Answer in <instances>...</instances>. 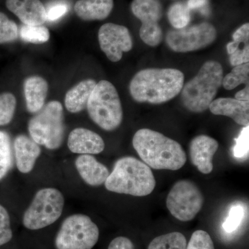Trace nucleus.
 <instances>
[{"label": "nucleus", "mask_w": 249, "mask_h": 249, "mask_svg": "<svg viewBox=\"0 0 249 249\" xmlns=\"http://www.w3.org/2000/svg\"><path fill=\"white\" fill-rule=\"evenodd\" d=\"M184 80L182 71L176 69H145L131 80L129 93L137 102L162 104L181 93Z\"/></svg>", "instance_id": "f257e3e1"}, {"label": "nucleus", "mask_w": 249, "mask_h": 249, "mask_svg": "<svg viewBox=\"0 0 249 249\" xmlns=\"http://www.w3.org/2000/svg\"><path fill=\"white\" fill-rule=\"evenodd\" d=\"M132 144L140 158L153 169L178 170L186 163V152L181 145L160 132L139 129Z\"/></svg>", "instance_id": "f03ea898"}, {"label": "nucleus", "mask_w": 249, "mask_h": 249, "mask_svg": "<svg viewBox=\"0 0 249 249\" xmlns=\"http://www.w3.org/2000/svg\"><path fill=\"white\" fill-rule=\"evenodd\" d=\"M105 186L113 193L144 196L153 192L156 180L145 163L134 157H124L116 162Z\"/></svg>", "instance_id": "7ed1b4c3"}, {"label": "nucleus", "mask_w": 249, "mask_h": 249, "mask_svg": "<svg viewBox=\"0 0 249 249\" xmlns=\"http://www.w3.org/2000/svg\"><path fill=\"white\" fill-rule=\"evenodd\" d=\"M224 70L219 62L209 60L196 76L183 85L181 99L188 111L201 113L207 110L222 85Z\"/></svg>", "instance_id": "20e7f679"}, {"label": "nucleus", "mask_w": 249, "mask_h": 249, "mask_svg": "<svg viewBox=\"0 0 249 249\" xmlns=\"http://www.w3.org/2000/svg\"><path fill=\"white\" fill-rule=\"evenodd\" d=\"M87 109L90 119L104 130L117 129L124 119L119 93L115 87L107 80H101L96 83Z\"/></svg>", "instance_id": "39448f33"}, {"label": "nucleus", "mask_w": 249, "mask_h": 249, "mask_svg": "<svg viewBox=\"0 0 249 249\" xmlns=\"http://www.w3.org/2000/svg\"><path fill=\"white\" fill-rule=\"evenodd\" d=\"M37 113L31 118L28 125L31 139L49 150H56L61 145L65 134L61 103L51 101Z\"/></svg>", "instance_id": "423d86ee"}, {"label": "nucleus", "mask_w": 249, "mask_h": 249, "mask_svg": "<svg viewBox=\"0 0 249 249\" xmlns=\"http://www.w3.org/2000/svg\"><path fill=\"white\" fill-rule=\"evenodd\" d=\"M64 205L65 198L58 189H41L36 193L30 206L23 214V225L32 231L49 227L60 217Z\"/></svg>", "instance_id": "0eeeda50"}, {"label": "nucleus", "mask_w": 249, "mask_h": 249, "mask_svg": "<svg viewBox=\"0 0 249 249\" xmlns=\"http://www.w3.org/2000/svg\"><path fill=\"white\" fill-rule=\"evenodd\" d=\"M99 238V229L86 214H74L62 222L57 233V249H91Z\"/></svg>", "instance_id": "6e6552de"}, {"label": "nucleus", "mask_w": 249, "mask_h": 249, "mask_svg": "<svg viewBox=\"0 0 249 249\" xmlns=\"http://www.w3.org/2000/svg\"><path fill=\"white\" fill-rule=\"evenodd\" d=\"M204 204V196L199 187L189 180H181L174 185L167 196L166 206L174 217L189 222L196 217Z\"/></svg>", "instance_id": "1a4fd4ad"}, {"label": "nucleus", "mask_w": 249, "mask_h": 249, "mask_svg": "<svg viewBox=\"0 0 249 249\" xmlns=\"http://www.w3.org/2000/svg\"><path fill=\"white\" fill-rule=\"evenodd\" d=\"M217 33L213 24L202 22L189 27L170 31L167 34V45L173 52L188 53L206 48L217 38Z\"/></svg>", "instance_id": "9d476101"}, {"label": "nucleus", "mask_w": 249, "mask_h": 249, "mask_svg": "<svg viewBox=\"0 0 249 249\" xmlns=\"http://www.w3.org/2000/svg\"><path fill=\"white\" fill-rule=\"evenodd\" d=\"M131 10L142 22L139 36L142 42L150 47H157L163 41V31L159 22L163 8L159 0H133Z\"/></svg>", "instance_id": "9b49d317"}, {"label": "nucleus", "mask_w": 249, "mask_h": 249, "mask_svg": "<svg viewBox=\"0 0 249 249\" xmlns=\"http://www.w3.org/2000/svg\"><path fill=\"white\" fill-rule=\"evenodd\" d=\"M98 37L101 50L113 62L120 61L124 52H129L133 47L129 29L119 24H103L98 31Z\"/></svg>", "instance_id": "f8f14e48"}, {"label": "nucleus", "mask_w": 249, "mask_h": 249, "mask_svg": "<svg viewBox=\"0 0 249 249\" xmlns=\"http://www.w3.org/2000/svg\"><path fill=\"white\" fill-rule=\"evenodd\" d=\"M219 148L215 139L207 135L195 137L190 144V157L192 163L200 173L207 175L213 171V160Z\"/></svg>", "instance_id": "ddd939ff"}, {"label": "nucleus", "mask_w": 249, "mask_h": 249, "mask_svg": "<svg viewBox=\"0 0 249 249\" xmlns=\"http://www.w3.org/2000/svg\"><path fill=\"white\" fill-rule=\"evenodd\" d=\"M67 146L70 151L79 155H97L105 149L102 137L89 129L78 127L69 135Z\"/></svg>", "instance_id": "4468645a"}, {"label": "nucleus", "mask_w": 249, "mask_h": 249, "mask_svg": "<svg viewBox=\"0 0 249 249\" xmlns=\"http://www.w3.org/2000/svg\"><path fill=\"white\" fill-rule=\"evenodd\" d=\"M6 5L26 25H42L47 21L46 9L40 0H6Z\"/></svg>", "instance_id": "2eb2a0df"}, {"label": "nucleus", "mask_w": 249, "mask_h": 249, "mask_svg": "<svg viewBox=\"0 0 249 249\" xmlns=\"http://www.w3.org/2000/svg\"><path fill=\"white\" fill-rule=\"evenodd\" d=\"M209 109L214 115L228 116L240 125H249V101L219 98L211 103Z\"/></svg>", "instance_id": "dca6fc26"}, {"label": "nucleus", "mask_w": 249, "mask_h": 249, "mask_svg": "<svg viewBox=\"0 0 249 249\" xmlns=\"http://www.w3.org/2000/svg\"><path fill=\"white\" fill-rule=\"evenodd\" d=\"M16 165L21 173H31L40 157L41 149L37 142L25 135H19L14 141Z\"/></svg>", "instance_id": "f3484780"}, {"label": "nucleus", "mask_w": 249, "mask_h": 249, "mask_svg": "<svg viewBox=\"0 0 249 249\" xmlns=\"http://www.w3.org/2000/svg\"><path fill=\"white\" fill-rule=\"evenodd\" d=\"M75 165L83 181L89 186H101L106 182L109 175L107 167L91 155L78 156Z\"/></svg>", "instance_id": "a211bd4d"}, {"label": "nucleus", "mask_w": 249, "mask_h": 249, "mask_svg": "<svg viewBox=\"0 0 249 249\" xmlns=\"http://www.w3.org/2000/svg\"><path fill=\"white\" fill-rule=\"evenodd\" d=\"M48 83L42 77H29L24 84V96L28 111L37 113L45 106L48 92Z\"/></svg>", "instance_id": "6ab92c4d"}, {"label": "nucleus", "mask_w": 249, "mask_h": 249, "mask_svg": "<svg viewBox=\"0 0 249 249\" xmlns=\"http://www.w3.org/2000/svg\"><path fill=\"white\" fill-rule=\"evenodd\" d=\"M113 7V0H78L74 11L83 20H103L111 14Z\"/></svg>", "instance_id": "aec40b11"}, {"label": "nucleus", "mask_w": 249, "mask_h": 249, "mask_svg": "<svg viewBox=\"0 0 249 249\" xmlns=\"http://www.w3.org/2000/svg\"><path fill=\"white\" fill-rule=\"evenodd\" d=\"M96 85L94 80L87 79L80 82L69 90L65 98L67 110L74 114L84 110Z\"/></svg>", "instance_id": "412c9836"}, {"label": "nucleus", "mask_w": 249, "mask_h": 249, "mask_svg": "<svg viewBox=\"0 0 249 249\" xmlns=\"http://www.w3.org/2000/svg\"><path fill=\"white\" fill-rule=\"evenodd\" d=\"M185 236L179 232H173L155 237L147 249H186Z\"/></svg>", "instance_id": "4be33fe9"}, {"label": "nucleus", "mask_w": 249, "mask_h": 249, "mask_svg": "<svg viewBox=\"0 0 249 249\" xmlns=\"http://www.w3.org/2000/svg\"><path fill=\"white\" fill-rule=\"evenodd\" d=\"M241 84L249 85V63L233 67L232 71L224 76L222 86L227 90H232Z\"/></svg>", "instance_id": "5701e85b"}, {"label": "nucleus", "mask_w": 249, "mask_h": 249, "mask_svg": "<svg viewBox=\"0 0 249 249\" xmlns=\"http://www.w3.org/2000/svg\"><path fill=\"white\" fill-rule=\"evenodd\" d=\"M168 18L175 29H183L191 22V10L184 3H175L168 10Z\"/></svg>", "instance_id": "b1692460"}, {"label": "nucleus", "mask_w": 249, "mask_h": 249, "mask_svg": "<svg viewBox=\"0 0 249 249\" xmlns=\"http://www.w3.org/2000/svg\"><path fill=\"white\" fill-rule=\"evenodd\" d=\"M12 150L9 135L0 130V181L6 176L12 166Z\"/></svg>", "instance_id": "393cba45"}, {"label": "nucleus", "mask_w": 249, "mask_h": 249, "mask_svg": "<svg viewBox=\"0 0 249 249\" xmlns=\"http://www.w3.org/2000/svg\"><path fill=\"white\" fill-rule=\"evenodd\" d=\"M21 39L32 44H42L50 38L49 29L44 26H31L24 24L19 31Z\"/></svg>", "instance_id": "a878e982"}, {"label": "nucleus", "mask_w": 249, "mask_h": 249, "mask_svg": "<svg viewBox=\"0 0 249 249\" xmlns=\"http://www.w3.org/2000/svg\"><path fill=\"white\" fill-rule=\"evenodd\" d=\"M16 106L17 101L13 93L6 92L0 94V126L6 125L11 122Z\"/></svg>", "instance_id": "bb28decb"}, {"label": "nucleus", "mask_w": 249, "mask_h": 249, "mask_svg": "<svg viewBox=\"0 0 249 249\" xmlns=\"http://www.w3.org/2000/svg\"><path fill=\"white\" fill-rule=\"evenodd\" d=\"M245 211L240 204L232 205L229 211V215L223 224V229L227 233H232L240 228L244 217Z\"/></svg>", "instance_id": "cd10ccee"}, {"label": "nucleus", "mask_w": 249, "mask_h": 249, "mask_svg": "<svg viewBox=\"0 0 249 249\" xmlns=\"http://www.w3.org/2000/svg\"><path fill=\"white\" fill-rule=\"evenodd\" d=\"M18 37L17 24L0 12V44L13 42Z\"/></svg>", "instance_id": "c85d7f7f"}, {"label": "nucleus", "mask_w": 249, "mask_h": 249, "mask_svg": "<svg viewBox=\"0 0 249 249\" xmlns=\"http://www.w3.org/2000/svg\"><path fill=\"white\" fill-rule=\"evenodd\" d=\"M13 238L11 218L7 209L0 204V247L9 243Z\"/></svg>", "instance_id": "c756f323"}, {"label": "nucleus", "mask_w": 249, "mask_h": 249, "mask_svg": "<svg viewBox=\"0 0 249 249\" xmlns=\"http://www.w3.org/2000/svg\"><path fill=\"white\" fill-rule=\"evenodd\" d=\"M186 249H214L213 242L207 232L202 230L193 232Z\"/></svg>", "instance_id": "7c9ffc66"}, {"label": "nucleus", "mask_w": 249, "mask_h": 249, "mask_svg": "<svg viewBox=\"0 0 249 249\" xmlns=\"http://www.w3.org/2000/svg\"><path fill=\"white\" fill-rule=\"evenodd\" d=\"M233 41L228 43V53L231 55L240 47L241 43L249 44V24L246 23L235 31L232 35Z\"/></svg>", "instance_id": "2f4dec72"}, {"label": "nucleus", "mask_w": 249, "mask_h": 249, "mask_svg": "<svg viewBox=\"0 0 249 249\" xmlns=\"http://www.w3.org/2000/svg\"><path fill=\"white\" fill-rule=\"evenodd\" d=\"M249 125L245 126L239 137L236 139V144L233 149L234 156L237 159H247L249 156Z\"/></svg>", "instance_id": "473e14b6"}, {"label": "nucleus", "mask_w": 249, "mask_h": 249, "mask_svg": "<svg viewBox=\"0 0 249 249\" xmlns=\"http://www.w3.org/2000/svg\"><path fill=\"white\" fill-rule=\"evenodd\" d=\"M229 57V61L232 67L238 66L249 62V45L238 48Z\"/></svg>", "instance_id": "72a5a7b5"}, {"label": "nucleus", "mask_w": 249, "mask_h": 249, "mask_svg": "<svg viewBox=\"0 0 249 249\" xmlns=\"http://www.w3.org/2000/svg\"><path fill=\"white\" fill-rule=\"evenodd\" d=\"M68 11V6L63 3H58L51 6L48 10H46L47 20L55 21L62 17Z\"/></svg>", "instance_id": "f704fd0d"}, {"label": "nucleus", "mask_w": 249, "mask_h": 249, "mask_svg": "<svg viewBox=\"0 0 249 249\" xmlns=\"http://www.w3.org/2000/svg\"><path fill=\"white\" fill-rule=\"evenodd\" d=\"M107 249H134V245L127 237H118L111 241Z\"/></svg>", "instance_id": "c9c22d12"}, {"label": "nucleus", "mask_w": 249, "mask_h": 249, "mask_svg": "<svg viewBox=\"0 0 249 249\" xmlns=\"http://www.w3.org/2000/svg\"><path fill=\"white\" fill-rule=\"evenodd\" d=\"M209 3V0H188L187 6L190 10L204 9Z\"/></svg>", "instance_id": "e433bc0d"}, {"label": "nucleus", "mask_w": 249, "mask_h": 249, "mask_svg": "<svg viewBox=\"0 0 249 249\" xmlns=\"http://www.w3.org/2000/svg\"><path fill=\"white\" fill-rule=\"evenodd\" d=\"M235 98L240 101H249V85L235 93Z\"/></svg>", "instance_id": "4c0bfd02"}]
</instances>
